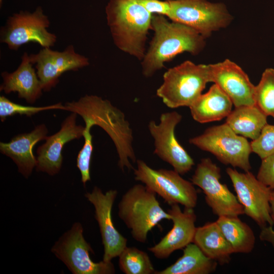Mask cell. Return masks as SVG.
Returning <instances> with one entry per match:
<instances>
[{"mask_svg": "<svg viewBox=\"0 0 274 274\" xmlns=\"http://www.w3.org/2000/svg\"><path fill=\"white\" fill-rule=\"evenodd\" d=\"M77 115L71 112L62 121L60 130L48 136L45 142L38 148L37 171L50 176L59 172L62 164V151L64 146L73 140L83 136L85 126L77 124Z\"/></svg>", "mask_w": 274, "mask_h": 274, "instance_id": "17", "label": "cell"}, {"mask_svg": "<svg viewBox=\"0 0 274 274\" xmlns=\"http://www.w3.org/2000/svg\"><path fill=\"white\" fill-rule=\"evenodd\" d=\"M270 215L274 224V190H272L270 199Z\"/></svg>", "mask_w": 274, "mask_h": 274, "instance_id": "34", "label": "cell"}, {"mask_svg": "<svg viewBox=\"0 0 274 274\" xmlns=\"http://www.w3.org/2000/svg\"><path fill=\"white\" fill-rule=\"evenodd\" d=\"M168 1L170 10L167 18L194 29L206 39L213 32L227 27L233 19L222 3L208 0Z\"/></svg>", "mask_w": 274, "mask_h": 274, "instance_id": "7", "label": "cell"}, {"mask_svg": "<svg viewBox=\"0 0 274 274\" xmlns=\"http://www.w3.org/2000/svg\"><path fill=\"white\" fill-rule=\"evenodd\" d=\"M51 252L74 274H112L115 269L111 261L103 260L94 262L90 256L93 252L90 245L83 236V228L80 223H75L51 249Z\"/></svg>", "mask_w": 274, "mask_h": 274, "instance_id": "10", "label": "cell"}, {"mask_svg": "<svg viewBox=\"0 0 274 274\" xmlns=\"http://www.w3.org/2000/svg\"><path fill=\"white\" fill-rule=\"evenodd\" d=\"M189 142L199 149L211 153L221 163L239 168L244 172L251 169V143L236 134L226 123L210 127Z\"/></svg>", "mask_w": 274, "mask_h": 274, "instance_id": "6", "label": "cell"}, {"mask_svg": "<svg viewBox=\"0 0 274 274\" xmlns=\"http://www.w3.org/2000/svg\"><path fill=\"white\" fill-rule=\"evenodd\" d=\"M65 111L79 115L84 122L103 129L113 142L122 170L134 169L131 161L136 162L132 143V129L124 113L111 102L94 95H85L78 100L67 102Z\"/></svg>", "mask_w": 274, "mask_h": 274, "instance_id": "1", "label": "cell"}, {"mask_svg": "<svg viewBox=\"0 0 274 274\" xmlns=\"http://www.w3.org/2000/svg\"><path fill=\"white\" fill-rule=\"evenodd\" d=\"M226 172L243 207L244 214L262 227L272 226L270 199L272 189L265 185L250 171L238 172L228 167Z\"/></svg>", "mask_w": 274, "mask_h": 274, "instance_id": "13", "label": "cell"}, {"mask_svg": "<svg viewBox=\"0 0 274 274\" xmlns=\"http://www.w3.org/2000/svg\"><path fill=\"white\" fill-rule=\"evenodd\" d=\"M151 29L154 35L141 64L142 73L147 78L152 77L164 67V63L180 53L198 54L206 44V39L197 31L184 24L169 21L163 15L152 14Z\"/></svg>", "mask_w": 274, "mask_h": 274, "instance_id": "2", "label": "cell"}, {"mask_svg": "<svg viewBox=\"0 0 274 274\" xmlns=\"http://www.w3.org/2000/svg\"><path fill=\"white\" fill-rule=\"evenodd\" d=\"M208 65L210 82L217 84L235 107L255 105V86L238 65L226 59Z\"/></svg>", "mask_w": 274, "mask_h": 274, "instance_id": "16", "label": "cell"}, {"mask_svg": "<svg viewBox=\"0 0 274 274\" xmlns=\"http://www.w3.org/2000/svg\"><path fill=\"white\" fill-rule=\"evenodd\" d=\"M105 11L114 44L142 60L146 52L152 14L134 0H109Z\"/></svg>", "mask_w": 274, "mask_h": 274, "instance_id": "3", "label": "cell"}, {"mask_svg": "<svg viewBox=\"0 0 274 274\" xmlns=\"http://www.w3.org/2000/svg\"><path fill=\"white\" fill-rule=\"evenodd\" d=\"M50 22L41 6L32 12L20 11L9 16L0 30V41L10 50L17 51L29 43L51 48L57 41L56 36L48 31Z\"/></svg>", "mask_w": 274, "mask_h": 274, "instance_id": "8", "label": "cell"}, {"mask_svg": "<svg viewBox=\"0 0 274 274\" xmlns=\"http://www.w3.org/2000/svg\"><path fill=\"white\" fill-rule=\"evenodd\" d=\"M116 190H109L104 193L100 188L95 186L91 192L85 196L94 208L97 221L104 246L103 260L106 262L119 257L127 247V239L115 228L112 217V210L117 196Z\"/></svg>", "mask_w": 274, "mask_h": 274, "instance_id": "15", "label": "cell"}, {"mask_svg": "<svg viewBox=\"0 0 274 274\" xmlns=\"http://www.w3.org/2000/svg\"><path fill=\"white\" fill-rule=\"evenodd\" d=\"M267 117L255 105L242 106L232 110L225 123L236 134L253 141L267 124Z\"/></svg>", "mask_w": 274, "mask_h": 274, "instance_id": "23", "label": "cell"}, {"mask_svg": "<svg viewBox=\"0 0 274 274\" xmlns=\"http://www.w3.org/2000/svg\"><path fill=\"white\" fill-rule=\"evenodd\" d=\"M120 269L125 274H154L155 270L147 253L126 247L119 256Z\"/></svg>", "mask_w": 274, "mask_h": 274, "instance_id": "26", "label": "cell"}, {"mask_svg": "<svg viewBox=\"0 0 274 274\" xmlns=\"http://www.w3.org/2000/svg\"><path fill=\"white\" fill-rule=\"evenodd\" d=\"M3 2V0H0V6H1V7L2 5Z\"/></svg>", "mask_w": 274, "mask_h": 274, "instance_id": "35", "label": "cell"}, {"mask_svg": "<svg viewBox=\"0 0 274 274\" xmlns=\"http://www.w3.org/2000/svg\"><path fill=\"white\" fill-rule=\"evenodd\" d=\"M192 243L207 257L221 265L228 263L234 253L216 221L196 227Z\"/></svg>", "mask_w": 274, "mask_h": 274, "instance_id": "22", "label": "cell"}, {"mask_svg": "<svg viewBox=\"0 0 274 274\" xmlns=\"http://www.w3.org/2000/svg\"><path fill=\"white\" fill-rule=\"evenodd\" d=\"M256 177L271 189H274V153L262 159Z\"/></svg>", "mask_w": 274, "mask_h": 274, "instance_id": "31", "label": "cell"}, {"mask_svg": "<svg viewBox=\"0 0 274 274\" xmlns=\"http://www.w3.org/2000/svg\"><path fill=\"white\" fill-rule=\"evenodd\" d=\"M221 177L220 168L210 158H203L197 165L191 181L202 189L206 203L216 215L238 216L245 214L237 197L220 182Z\"/></svg>", "mask_w": 274, "mask_h": 274, "instance_id": "11", "label": "cell"}, {"mask_svg": "<svg viewBox=\"0 0 274 274\" xmlns=\"http://www.w3.org/2000/svg\"><path fill=\"white\" fill-rule=\"evenodd\" d=\"M156 194L145 185L135 184L122 196L118 204V216L130 230L132 237L145 243L150 230L172 216L160 206Z\"/></svg>", "mask_w": 274, "mask_h": 274, "instance_id": "4", "label": "cell"}, {"mask_svg": "<svg viewBox=\"0 0 274 274\" xmlns=\"http://www.w3.org/2000/svg\"><path fill=\"white\" fill-rule=\"evenodd\" d=\"M252 152L261 159L274 153V125L267 124L259 136L251 142Z\"/></svg>", "mask_w": 274, "mask_h": 274, "instance_id": "30", "label": "cell"}, {"mask_svg": "<svg viewBox=\"0 0 274 274\" xmlns=\"http://www.w3.org/2000/svg\"><path fill=\"white\" fill-rule=\"evenodd\" d=\"M134 179L161 196L170 206L180 204L185 208H194L197 201V193L193 184L183 179L174 170L154 169L142 160H136Z\"/></svg>", "mask_w": 274, "mask_h": 274, "instance_id": "9", "label": "cell"}, {"mask_svg": "<svg viewBox=\"0 0 274 274\" xmlns=\"http://www.w3.org/2000/svg\"><path fill=\"white\" fill-rule=\"evenodd\" d=\"M255 105L267 117L274 118V68H267L263 72L255 86Z\"/></svg>", "mask_w": 274, "mask_h": 274, "instance_id": "27", "label": "cell"}, {"mask_svg": "<svg viewBox=\"0 0 274 274\" xmlns=\"http://www.w3.org/2000/svg\"><path fill=\"white\" fill-rule=\"evenodd\" d=\"M182 119L177 111L165 112L160 115L159 123L151 120L148 127L154 140V154L183 175L192 169L194 162L175 135L176 127Z\"/></svg>", "mask_w": 274, "mask_h": 274, "instance_id": "12", "label": "cell"}, {"mask_svg": "<svg viewBox=\"0 0 274 274\" xmlns=\"http://www.w3.org/2000/svg\"><path fill=\"white\" fill-rule=\"evenodd\" d=\"M1 76V91L6 94L17 92L18 97L29 104L35 103L42 95L41 82L27 52L22 55L20 64L15 71L3 72Z\"/></svg>", "mask_w": 274, "mask_h": 274, "instance_id": "20", "label": "cell"}, {"mask_svg": "<svg viewBox=\"0 0 274 274\" xmlns=\"http://www.w3.org/2000/svg\"><path fill=\"white\" fill-rule=\"evenodd\" d=\"M35 64L37 74L43 91H49L59 83V78L67 71H77L89 64V59L76 52L72 45L62 51L43 48L39 52L29 54Z\"/></svg>", "mask_w": 274, "mask_h": 274, "instance_id": "14", "label": "cell"}, {"mask_svg": "<svg viewBox=\"0 0 274 274\" xmlns=\"http://www.w3.org/2000/svg\"><path fill=\"white\" fill-rule=\"evenodd\" d=\"M48 132L44 124L38 125L30 132L19 134L8 142H1V153L12 159L18 172L28 178L37 165L33 148L38 142L47 139Z\"/></svg>", "mask_w": 274, "mask_h": 274, "instance_id": "19", "label": "cell"}, {"mask_svg": "<svg viewBox=\"0 0 274 274\" xmlns=\"http://www.w3.org/2000/svg\"><path fill=\"white\" fill-rule=\"evenodd\" d=\"M238 216H219L216 221L234 253H249L253 249L255 237L251 227Z\"/></svg>", "mask_w": 274, "mask_h": 274, "instance_id": "25", "label": "cell"}, {"mask_svg": "<svg viewBox=\"0 0 274 274\" xmlns=\"http://www.w3.org/2000/svg\"><path fill=\"white\" fill-rule=\"evenodd\" d=\"M209 82L208 64L186 60L164 73L156 95L168 108H189L202 94Z\"/></svg>", "mask_w": 274, "mask_h": 274, "instance_id": "5", "label": "cell"}, {"mask_svg": "<svg viewBox=\"0 0 274 274\" xmlns=\"http://www.w3.org/2000/svg\"><path fill=\"white\" fill-rule=\"evenodd\" d=\"M167 213L172 216V229L159 243L148 248L160 259L167 258L175 251L184 248L193 242L196 227V216L193 208H185L182 211L178 204L170 206Z\"/></svg>", "mask_w": 274, "mask_h": 274, "instance_id": "18", "label": "cell"}, {"mask_svg": "<svg viewBox=\"0 0 274 274\" xmlns=\"http://www.w3.org/2000/svg\"><path fill=\"white\" fill-rule=\"evenodd\" d=\"M259 238L261 241L269 243L274 247V229L271 226L262 227Z\"/></svg>", "mask_w": 274, "mask_h": 274, "instance_id": "33", "label": "cell"}, {"mask_svg": "<svg viewBox=\"0 0 274 274\" xmlns=\"http://www.w3.org/2000/svg\"><path fill=\"white\" fill-rule=\"evenodd\" d=\"M85 123L83 134L84 144L79 152L77 158V166L80 172L81 181L84 186L91 180L90 167L93 152L92 135L90 133V129L93 126L89 122Z\"/></svg>", "mask_w": 274, "mask_h": 274, "instance_id": "29", "label": "cell"}, {"mask_svg": "<svg viewBox=\"0 0 274 274\" xmlns=\"http://www.w3.org/2000/svg\"><path fill=\"white\" fill-rule=\"evenodd\" d=\"M59 109L65 110L64 105L61 102L43 107L23 106L14 102L2 95L0 96V118L4 122L7 117L15 115L31 116L40 112Z\"/></svg>", "mask_w": 274, "mask_h": 274, "instance_id": "28", "label": "cell"}, {"mask_svg": "<svg viewBox=\"0 0 274 274\" xmlns=\"http://www.w3.org/2000/svg\"><path fill=\"white\" fill-rule=\"evenodd\" d=\"M218 263L207 257L194 243L186 246L177 261L154 274H209L215 271Z\"/></svg>", "mask_w": 274, "mask_h": 274, "instance_id": "24", "label": "cell"}, {"mask_svg": "<svg viewBox=\"0 0 274 274\" xmlns=\"http://www.w3.org/2000/svg\"><path fill=\"white\" fill-rule=\"evenodd\" d=\"M142 6L148 12L151 14H158L167 17L170 6L168 0H134Z\"/></svg>", "mask_w": 274, "mask_h": 274, "instance_id": "32", "label": "cell"}, {"mask_svg": "<svg viewBox=\"0 0 274 274\" xmlns=\"http://www.w3.org/2000/svg\"><path fill=\"white\" fill-rule=\"evenodd\" d=\"M233 105L227 94L214 83L189 108L195 121L206 123L226 118L232 111Z\"/></svg>", "mask_w": 274, "mask_h": 274, "instance_id": "21", "label": "cell"}]
</instances>
